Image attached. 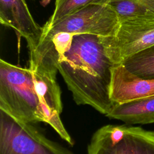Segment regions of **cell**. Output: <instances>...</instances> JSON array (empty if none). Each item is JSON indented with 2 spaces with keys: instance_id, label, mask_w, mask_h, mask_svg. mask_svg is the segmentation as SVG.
<instances>
[{
  "instance_id": "9",
  "label": "cell",
  "mask_w": 154,
  "mask_h": 154,
  "mask_svg": "<svg viewBox=\"0 0 154 154\" xmlns=\"http://www.w3.org/2000/svg\"><path fill=\"white\" fill-rule=\"evenodd\" d=\"M110 119L128 125H147L154 123V96L114 104L105 115Z\"/></svg>"
},
{
  "instance_id": "13",
  "label": "cell",
  "mask_w": 154,
  "mask_h": 154,
  "mask_svg": "<svg viewBox=\"0 0 154 154\" xmlns=\"http://www.w3.org/2000/svg\"><path fill=\"white\" fill-rule=\"evenodd\" d=\"M51 0H40V3L43 6H46L48 3L51 2Z\"/></svg>"
},
{
  "instance_id": "11",
  "label": "cell",
  "mask_w": 154,
  "mask_h": 154,
  "mask_svg": "<svg viewBox=\"0 0 154 154\" xmlns=\"http://www.w3.org/2000/svg\"><path fill=\"white\" fill-rule=\"evenodd\" d=\"M121 64L140 78L154 79V45L129 57Z\"/></svg>"
},
{
  "instance_id": "12",
  "label": "cell",
  "mask_w": 154,
  "mask_h": 154,
  "mask_svg": "<svg viewBox=\"0 0 154 154\" xmlns=\"http://www.w3.org/2000/svg\"><path fill=\"white\" fill-rule=\"evenodd\" d=\"M97 0H55L53 13L42 26L43 29L51 27L60 19L72 14Z\"/></svg>"
},
{
  "instance_id": "8",
  "label": "cell",
  "mask_w": 154,
  "mask_h": 154,
  "mask_svg": "<svg viewBox=\"0 0 154 154\" xmlns=\"http://www.w3.org/2000/svg\"><path fill=\"white\" fill-rule=\"evenodd\" d=\"M154 96V79L140 78L129 72L122 64L114 66L110 98L114 104Z\"/></svg>"
},
{
  "instance_id": "2",
  "label": "cell",
  "mask_w": 154,
  "mask_h": 154,
  "mask_svg": "<svg viewBox=\"0 0 154 154\" xmlns=\"http://www.w3.org/2000/svg\"><path fill=\"white\" fill-rule=\"evenodd\" d=\"M0 110L22 122L49 123L29 68L0 60Z\"/></svg>"
},
{
  "instance_id": "3",
  "label": "cell",
  "mask_w": 154,
  "mask_h": 154,
  "mask_svg": "<svg viewBox=\"0 0 154 154\" xmlns=\"http://www.w3.org/2000/svg\"><path fill=\"white\" fill-rule=\"evenodd\" d=\"M0 154H75L47 138L34 123L0 110Z\"/></svg>"
},
{
  "instance_id": "5",
  "label": "cell",
  "mask_w": 154,
  "mask_h": 154,
  "mask_svg": "<svg viewBox=\"0 0 154 154\" xmlns=\"http://www.w3.org/2000/svg\"><path fill=\"white\" fill-rule=\"evenodd\" d=\"M119 25L118 16L108 4V0H97L60 19L51 27L42 28V37L58 33L111 36L115 34Z\"/></svg>"
},
{
  "instance_id": "14",
  "label": "cell",
  "mask_w": 154,
  "mask_h": 154,
  "mask_svg": "<svg viewBox=\"0 0 154 154\" xmlns=\"http://www.w3.org/2000/svg\"><path fill=\"white\" fill-rule=\"evenodd\" d=\"M31 1H34V0H31Z\"/></svg>"
},
{
  "instance_id": "7",
  "label": "cell",
  "mask_w": 154,
  "mask_h": 154,
  "mask_svg": "<svg viewBox=\"0 0 154 154\" xmlns=\"http://www.w3.org/2000/svg\"><path fill=\"white\" fill-rule=\"evenodd\" d=\"M0 22L15 31L18 47L21 37L25 39L29 51L38 44L43 28L34 19L25 0H0Z\"/></svg>"
},
{
  "instance_id": "1",
  "label": "cell",
  "mask_w": 154,
  "mask_h": 154,
  "mask_svg": "<svg viewBox=\"0 0 154 154\" xmlns=\"http://www.w3.org/2000/svg\"><path fill=\"white\" fill-rule=\"evenodd\" d=\"M103 36L75 35L61 57L58 71L77 105H88L106 115L114 103L110 98L112 68Z\"/></svg>"
},
{
  "instance_id": "10",
  "label": "cell",
  "mask_w": 154,
  "mask_h": 154,
  "mask_svg": "<svg viewBox=\"0 0 154 154\" xmlns=\"http://www.w3.org/2000/svg\"><path fill=\"white\" fill-rule=\"evenodd\" d=\"M120 23L141 16H154V0H108Z\"/></svg>"
},
{
  "instance_id": "6",
  "label": "cell",
  "mask_w": 154,
  "mask_h": 154,
  "mask_svg": "<svg viewBox=\"0 0 154 154\" xmlns=\"http://www.w3.org/2000/svg\"><path fill=\"white\" fill-rule=\"evenodd\" d=\"M106 53L116 64L154 45V16H141L120 23L114 35L103 36Z\"/></svg>"
},
{
  "instance_id": "4",
  "label": "cell",
  "mask_w": 154,
  "mask_h": 154,
  "mask_svg": "<svg viewBox=\"0 0 154 154\" xmlns=\"http://www.w3.org/2000/svg\"><path fill=\"white\" fill-rule=\"evenodd\" d=\"M87 154H154V131L126 125H106L92 135Z\"/></svg>"
}]
</instances>
